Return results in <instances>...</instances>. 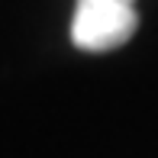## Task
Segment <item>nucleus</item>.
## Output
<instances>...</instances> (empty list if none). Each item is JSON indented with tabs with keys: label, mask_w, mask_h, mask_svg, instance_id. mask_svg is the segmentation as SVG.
<instances>
[{
	"label": "nucleus",
	"mask_w": 158,
	"mask_h": 158,
	"mask_svg": "<svg viewBox=\"0 0 158 158\" xmlns=\"http://www.w3.org/2000/svg\"><path fill=\"white\" fill-rule=\"evenodd\" d=\"M139 29L135 0H77L71 42L81 52H113Z\"/></svg>",
	"instance_id": "nucleus-1"
}]
</instances>
